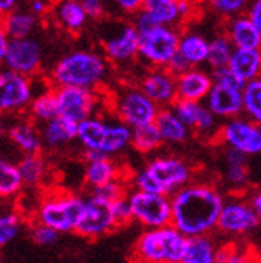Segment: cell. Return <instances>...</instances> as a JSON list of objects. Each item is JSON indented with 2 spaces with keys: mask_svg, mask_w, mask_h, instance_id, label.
Segmentation results:
<instances>
[{
  "mask_svg": "<svg viewBox=\"0 0 261 263\" xmlns=\"http://www.w3.org/2000/svg\"><path fill=\"white\" fill-rule=\"evenodd\" d=\"M23 186L18 165L0 156V199H11L18 196Z\"/></svg>",
  "mask_w": 261,
  "mask_h": 263,
  "instance_id": "cell-34",
  "label": "cell"
},
{
  "mask_svg": "<svg viewBox=\"0 0 261 263\" xmlns=\"http://www.w3.org/2000/svg\"><path fill=\"white\" fill-rule=\"evenodd\" d=\"M21 0H0V20L5 15H8L10 11L19 8Z\"/></svg>",
  "mask_w": 261,
  "mask_h": 263,
  "instance_id": "cell-52",
  "label": "cell"
},
{
  "mask_svg": "<svg viewBox=\"0 0 261 263\" xmlns=\"http://www.w3.org/2000/svg\"><path fill=\"white\" fill-rule=\"evenodd\" d=\"M170 108L178 116V119L199 137L208 140L218 135V119L207 109L202 101L175 100Z\"/></svg>",
  "mask_w": 261,
  "mask_h": 263,
  "instance_id": "cell-16",
  "label": "cell"
},
{
  "mask_svg": "<svg viewBox=\"0 0 261 263\" xmlns=\"http://www.w3.org/2000/svg\"><path fill=\"white\" fill-rule=\"evenodd\" d=\"M48 2H50V4H53V2H56V0H48Z\"/></svg>",
  "mask_w": 261,
  "mask_h": 263,
  "instance_id": "cell-56",
  "label": "cell"
},
{
  "mask_svg": "<svg viewBox=\"0 0 261 263\" xmlns=\"http://www.w3.org/2000/svg\"><path fill=\"white\" fill-rule=\"evenodd\" d=\"M207 2L219 16L229 20L237 15H242L247 7H249L250 0H207Z\"/></svg>",
  "mask_w": 261,
  "mask_h": 263,
  "instance_id": "cell-40",
  "label": "cell"
},
{
  "mask_svg": "<svg viewBox=\"0 0 261 263\" xmlns=\"http://www.w3.org/2000/svg\"><path fill=\"white\" fill-rule=\"evenodd\" d=\"M109 63L103 55L91 50H75L64 55L51 71L55 87H81L95 90L104 82Z\"/></svg>",
  "mask_w": 261,
  "mask_h": 263,
  "instance_id": "cell-3",
  "label": "cell"
},
{
  "mask_svg": "<svg viewBox=\"0 0 261 263\" xmlns=\"http://www.w3.org/2000/svg\"><path fill=\"white\" fill-rule=\"evenodd\" d=\"M189 68H192V66H189V63H188L185 58H183V57H179L178 53H175V57L170 60V63L167 64V68H165V69H168L173 76H178V74L185 72V71L189 69Z\"/></svg>",
  "mask_w": 261,
  "mask_h": 263,
  "instance_id": "cell-49",
  "label": "cell"
},
{
  "mask_svg": "<svg viewBox=\"0 0 261 263\" xmlns=\"http://www.w3.org/2000/svg\"><path fill=\"white\" fill-rule=\"evenodd\" d=\"M218 247L210 234L186 238L181 263H216Z\"/></svg>",
  "mask_w": 261,
  "mask_h": 263,
  "instance_id": "cell-28",
  "label": "cell"
},
{
  "mask_svg": "<svg viewBox=\"0 0 261 263\" xmlns=\"http://www.w3.org/2000/svg\"><path fill=\"white\" fill-rule=\"evenodd\" d=\"M85 172H84V180L85 185L90 190L99 188L103 185H108V183L124 178L121 167L115 164V161L109 156H101L96 159H90L85 161Z\"/></svg>",
  "mask_w": 261,
  "mask_h": 263,
  "instance_id": "cell-23",
  "label": "cell"
},
{
  "mask_svg": "<svg viewBox=\"0 0 261 263\" xmlns=\"http://www.w3.org/2000/svg\"><path fill=\"white\" fill-rule=\"evenodd\" d=\"M154 125L159 132L162 143L179 144L185 143L191 135V130L178 119L172 108H160L154 119Z\"/></svg>",
  "mask_w": 261,
  "mask_h": 263,
  "instance_id": "cell-27",
  "label": "cell"
},
{
  "mask_svg": "<svg viewBox=\"0 0 261 263\" xmlns=\"http://www.w3.org/2000/svg\"><path fill=\"white\" fill-rule=\"evenodd\" d=\"M216 263H258V257L247 246L228 242L218 247Z\"/></svg>",
  "mask_w": 261,
  "mask_h": 263,
  "instance_id": "cell-38",
  "label": "cell"
},
{
  "mask_svg": "<svg viewBox=\"0 0 261 263\" xmlns=\"http://www.w3.org/2000/svg\"><path fill=\"white\" fill-rule=\"evenodd\" d=\"M34 81L28 76L13 72L10 69L0 71V116L16 114L28 109L34 97Z\"/></svg>",
  "mask_w": 261,
  "mask_h": 263,
  "instance_id": "cell-13",
  "label": "cell"
},
{
  "mask_svg": "<svg viewBox=\"0 0 261 263\" xmlns=\"http://www.w3.org/2000/svg\"><path fill=\"white\" fill-rule=\"evenodd\" d=\"M194 178L192 167L181 157H154L132 177L133 190L164 194L170 197L179 188L186 186Z\"/></svg>",
  "mask_w": 261,
  "mask_h": 263,
  "instance_id": "cell-2",
  "label": "cell"
},
{
  "mask_svg": "<svg viewBox=\"0 0 261 263\" xmlns=\"http://www.w3.org/2000/svg\"><path fill=\"white\" fill-rule=\"evenodd\" d=\"M127 201L130 205L132 221H136L145 230L170 225L172 205L168 196L139 190H128Z\"/></svg>",
  "mask_w": 261,
  "mask_h": 263,
  "instance_id": "cell-9",
  "label": "cell"
},
{
  "mask_svg": "<svg viewBox=\"0 0 261 263\" xmlns=\"http://www.w3.org/2000/svg\"><path fill=\"white\" fill-rule=\"evenodd\" d=\"M234 51V47L231 41L226 37V34H219L208 41V53H207V64L210 66L212 71L218 68H225L229 63V58Z\"/></svg>",
  "mask_w": 261,
  "mask_h": 263,
  "instance_id": "cell-37",
  "label": "cell"
},
{
  "mask_svg": "<svg viewBox=\"0 0 261 263\" xmlns=\"http://www.w3.org/2000/svg\"><path fill=\"white\" fill-rule=\"evenodd\" d=\"M186 238L175 227L145 230L133 246L132 263H173L181 261Z\"/></svg>",
  "mask_w": 261,
  "mask_h": 263,
  "instance_id": "cell-4",
  "label": "cell"
},
{
  "mask_svg": "<svg viewBox=\"0 0 261 263\" xmlns=\"http://www.w3.org/2000/svg\"><path fill=\"white\" fill-rule=\"evenodd\" d=\"M0 24L10 37V41H13V39L31 37L38 26V18L34 16L29 10L16 8L0 20Z\"/></svg>",
  "mask_w": 261,
  "mask_h": 263,
  "instance_id": "cell-30",
  "label": "cell"
},
{
  "mask_svg": "<svg viewBox=\"0 0 261 263\" xmlns=\"http://www.w3.org/2000/svg\"><path fill=\"white\" fill-rule=\"evenodd\" d=\"M112 212L117 221V227L122 228L127 227L130 221H132V214H130V205L127 201V196L121 197V199L112 201Z\"/></svg>",
  "mask_w": 261,
  "mask_h": 263,
  "instance_id": "cell-45",
  "label": "cell"
},
{
  "mask_svg": "<svg viewBox=\"0 0 261 263\" xmlns=\"http://www.w3.org/2000/svg\"><path fill=\"white\" fill-rule=\"evenodd\" d=\"M112 2L124 13L136 15V13L143 8V2H145V0H112Z\"/></svg>",
  "mask_w": 261,
  "mask_h": 263,
  "instance_id": "cell-48",
  "label": "cell"
},
{
  "mask_svg": "<svg viewBox=\"0 0 261 263\" xmlns=\"http://www.w3.org/2000/svg\"><path fill=\"white\" fill-rule=\"evenodd\" d=\"M58 116L74 124L95 116L98 106V95L95 90L81 87H56L55 88Z\"/></svg>",
  "mask_w": 261,
  "mask_h": 263,
  "instance_id": "cell-14",
  "label": "cell"
},
{
  "mask_svg": "<svg viewBox=\"0 0 261 263\" xmlns=\"http://www.w3.org/2000/svg\"><path fill=\"white\" fill-rule=\"evenodd\" d=\"M228 68L244 82L258 79L261 72L259 48H234Z\"/></svg>",
  "mask_w": 261,
  "mask_h": 263,
  "instance_id": "cell-26",
  "label": "cell"
},
{
  "mask_svg": "<svg viewBox=\"0 0 261 263\" xmlns=\"http://www.w3.org/2000/svg\"><path fill=\"white\" fill-rule=\"evenodd\" d=\"M245 16L253 23L256 29L261 31V0H250Z\"/></svg>",
  "mask_w": 261,
  "mask_h": 263,
  "instance_id": "cell-47",
  "label": "cell"
},
{
  "mask_svg": "<svg viewBox=\"0 0 261 263\" xmlns=\"http://www.w3.org/2000/svg\"><path fill=\"white\" fill-rule=\"evenodd\" d=\"M130 146L141 154H151L162 146V138L159 135L154 122L148 125H141L132 128V137H130Z\"/></svg>",
  "mask_w": 261,
  "mask_h": 263,
  "instance_id": "cell-35",
  "label": "cell"
},
{
  "mask_svg": "<svg viewBox=\"0 0 261 263\" xmlns=\"http://www.w3.org/2000/svg\"><path fill=\"white\" fill-rule=\"evenodd\" d=\"M23 185L28 186H41L48 177V164L44 156L38 154H26L16 164Z\"/></svg>",
  "mask_w": 261,
  "mask_h": 263,
  "instance_id": "cell-31",
  "label": "cell"
},
{
  "mask_svg": "<svg viewBox=\"0 0 261 263\" xmlns=\"http://www.w3.org/2000/svg\"><path fill=\"white\" fill-rule=\"evenodd\" d=\"M176 100L204 101L213 85L212 74L200 68H189L185 72L175 76Z\"/></svg>",
  "mask_w": 261,
  "mask_h": 263,
  "instance_id": "cell-20",
  "label": "cell"
},
{
  "mask_svg": "<svg viewBox=\"0 0 261 263\" xmlns=\"http://www.w3.org/2000/svg\"><path fill=\"white\" fill-rule=\"evenodd\" d=\"M205 106L216 119L242 116V90H232L213 84L205 97Z\"/></svg>",
  "mask_w": 261,
  "mask_h": 263,
  "instance_id": "cell-19",
  "label": "cell"
},
{
  "mask_svg": "<svg viewBox=\"0 0 261 263\" xmlns=\"http://www.w3.org/2000/svg\"><path fill=\"white\" fill-rule=\"evenodd\" d=\"M176 53L185 58L192 68H199L200 64H204L207 61L208 39L199 32H194V31L179 34Z\"/></svg>",
  "mask_w": 261,
  "mask_h": 263,
  "instance_id": "cell-29",
  "label": "cell"
},
{
  "mask_svg": "<svg viewBox=\"0 0 261 263\" xmlns=\"http://www.w3.org/2000/svg\"><path fill=\"white\" fill-rule=\"evenodd\" d=\"M8 44H10V37L7 35L5 29L2 28V24H0V63H2V60L7 53Z\"/></svg>",
  "mask_w": 261,
  "mask_h": 263,
  "instance_id": "cell-54",
  "label": "cell"
},
{
  "mask_svg": "<svg viewBox=\"0 0 261 263\" xmlns=\"http://www.w3.org/2000/svg\"><path fill=\"white\" fill-rule=\"evenodd\" d=\"M141 10L159 26H175L181 23L178 0H145Z\"/></svg>",
  "mask_w": 261,
  "mask_h": 263,
  "instance_id": "cell-32",
  "label": "cell"
},
{
  "mask_svg": "<svg viewBox=\"0 0 261 263\" xmlns=\"http://www.w3.org/2000/svg\"><path fill=\"white\" fill-rule=\"evenodd\" d=\"M130 137L132 128L121 121L91 116L77 124L75 140H79L85 151H98L112 157L130 146Z\"/></svg>",
  "mask_w": 261,
  "mask_h": 263,
  "instance_id": "cell-5",
  "label": "cell"
},
{
  "mask_svg": "<svg viewBox=\"0 0 261 263\" xmlns=\"http://www.w3.org/2000/svg\"><path fill=\"white\" fill-rule=\"evenodd\" d=\"M5 137H7V124L2 119V116H0V141H2Z\"/></svg>",
  "mask_w": 261,
  "mask_h": 263,
  "instance_id": "cell-55",
  "label": "cell"
},
{
  "mask_svg": "<svg viewBox=\"0 0 261 263\" xmlns=\"http://www.w3.org/2000/svg\"><path fill=\"white\" fill-rule=\"evenodd\" d=\"M225 178L228 185L237 190H245L250 181V168L249 162H240V164H226L225 170Z\"/></svg>",
  "mask_w": 261,
  "mask_h": 263,
  "instance_id": "cell-41",
  "label": "cell"
},
{
  "mask_svg": "<svg viewBox=\"0 0 261 263\" xmlns=\"http://www.w3.org/2000/svg\"><path fill=\"white\" fill-rule=\"evenodd\" d=\"M178 11L181 21L192 18L195 13V0H178Z\"/></svg>",
  "mask_w": 261,
  "mask_h": 263,
  "instance_id": "cell-51",
  "label": "cell"
},
{
  "mask_svg": "<svg viewBox=\"0 0 261 263\" xmlns=\"http://www.w3.org/2000/svg\"><path fill=\"white\" fill-rule=\"evenodd\" d=\"M247 202L250 204V207L255 210L256 214H261V194L258 190H253L252 194L247 197Z\"/></svg>",
  "mask_w": 261,
  "mask_h": 263,
  "instance_id": "cell-53",
  "label": "cell"
},
{
  "mask_svg": "<svg viewBox=\"0 0 261 263\" xmlns=\"http://www.w3.org/2000/svg\"><path fill=\"white\" fill-rule=\"evenodd\" d=\"M179 32L173 26L152 24L138 32V57L152 68H167L178 50Z\"/></svg>",
  "mask_w": 261,
  "mask_h": 263,
  "instance_id": "cell-7",
  "label": "cell"
},
{
  "mask_svg": "<svg viewBox=\"0 0 261 263\" xmlns=\"http://www.w3.org/2000/svg\"><path fill=\"white\" fill-rule=\"evenodd\" d=\"M173 263H181V261H173Z\"/></svg>",
  "mask_w": 261,
  "mask_h": 263,
  "instance_id": "cell-57",
  "label": "cell"
},
{
  "mask_svg": "<svg viewBox=\"0 0 261 263\" xmlns=\"http://www.w3.org/2000/svg\"><path fill=\"white\" fill-rule=\"evenodd\" d=\"M50 8H51V4L48 2V0H31L28 10L32 13L34 16L41 18V16L47 15V13L50 11Z\"/></svg>",
  "mask_w": 261,
  "mask_h": 263,
  "instance_id": "cell-50",
  "label": "cell"
},
{
  "mask_svg": "<svg viewBox=\"0 0 261 263\" xmlns=\"http://www.w3.org/2000/svg\"><path fill=\"white\" fill-rule=\"evenodd\" d=\"M242 114L256 124L261 122V81L259 77L245 82L242 88Z\"/></svg>",
  "mask_w": 261,
  "mask_h": 263,
  "instance_id": "cell-36",
  "label": "cell"
},
{
  "mask_svg": "<svg viewBox=\"0 0 261 263\" xmlns=\"http://www.w3.org/2000/svg\"><path fill=\"white\" fill-rule=\"evenodd\" d=\"M38 132H41L42 146L48 149H58L75 140L77 124L64 119L61 116H56L51 121L44 122Z\"/></svg>",
  "mask_w": 261,
  "mask_h": 263,
  "instance_id": "cell-24",
  "label": "cell"
},
{
  "mask_svg": "<svg viewBox=\"0 0 261 263\" xmlns=\"http://www.w3.org/2000/svg\"><path fill=\"white\" fill-rule=\"evenodd\" d=\"M81 4L84 7V11L88 18H99L104 11V4L103 0H81Z\"/></svg>",
  "mask_w": 261,
  "mask_h": 263,
  "instance_id": "cell-46",
  "label": "cell"
},
{
  "mask_svg": "<svg viewBox=\"0 0 261 263\" xmlns=\"http://www.w3.org/2000/svg\"><path fill=\"white\" fill-rule=\"evenodd\" d=\"M112 109L117 117L130 128L152 124L159 112V106L152 103L138 87H128L115 95Z\"/></svg>",
  "mask_w": 261,
  "mask_h": 263,
  "instance_id": "cell-10",
  "label": "cell"
},
{
  "mask_svg": "<svg viewBox=\"0 0 261 263\" xmlns=\"http://www.w3.org/2000/svg\"><path fill=\"white\" fill-rule=\"evenodd\" d=\"M225 201L221 191L210 183L191 181L170 196V225L185 238L212 234L216 231V221Z\"/></svg>",
  "mask_w": 261,
  "mask_h": 263,
  "instance_id": "cell-1",
  "label": "cell"
},
{
  "mask_svg": "<svg viewBox=\"0 0 261 263\" xmlns=\"http://www.w3.org/2000/svg\"><path fill=\"white\" fill-rule=\"evenodd\" d=\"M104 58L111 63H128L138 57V32L133 24H124L103 42Z\"/></svg>",
  "mask_w": 261,
  "mask_h": 263,
  "instance_id": "cell-18",
  "label": "cell"
},
{
  "mask_svg": "<svg viewBox=\"0 0 261 263\" xmlns=\"http://www.w3.org/2000/svg\"><path fill=\"white\" fill-rule=\"evenodd\" d=\"M91 193L99 196V197H103V199L112 202V201H117V199H121V197L127 196V193H128V183L124 178H119V180H114V181L108 183V185H103L99 188L91 190Z\"/></svg>",
  "mask_w": 261,
  "mask_h": 263,
  "instance_id": "cell-43",
  "label": "cell"
},
{
  "mask_svg": "<svg viewBox=\"0 0 261 263\" xmlns=\"http://www.w3.org/2000/svg\"><path fill=\"white\" fill-rule=\"evenodd\" d=\"M42 58H44V48L41 42L31 35V37L13 39V41H10L2 63L5 64L7 69L13 72L32 77L41 69Z\"/></svg>",
  "mask_w": 261,
  "mask_h": 263,
  "instance_id": "cell-15",
  "label": "cell"
},
{
  "mask_svg": "<svg viewBox=\"0 0 261 263\" xmlns=\"http://www.w3.org/2000/svg\"><path fill=\"white\" fill-rule=\"evenodd\" d=\"M259 227V214L250 207L247 199L225 201L216 221V230L228 238H244Z\"/></svg>",
  "mask_w": 261,
  "mask_h": 263,
  "instance_id": "cell-11",
  "label": "cell"
},
{
  "mask_svg": "<svg viewBox=\"0 0 261 263\" xmlns=\"http://www.w3.org/2000/svg\"><path fill=\"white\" fill-rule=\"evenodd\" d=\"M225 34L234 48H259L261 45V31L245 15L226 20Z\"/></svg>",
  "mask_w": 261,
  "mask_h": 263,
  "instance_id": "cell-21",
  "label": "cell"
},
{
  "mask_svg": "<svg viewBox=\"0 0 261 263\" xmlns=\"http://www.w3.org/2000/svg\"><path fill=\"white\" fill-rule=\"evenodd\" d=\"M28 109H29V116L32 122L44 124V122L51 121L53 117H56L58 108H56L55 88H47L42 93L34 95Z\"/></svg>",
  "mask_w": 261,
  "mask_h": 263,
  "instance_id": "cell-33",
  "label": "cell"
},
{
  "mask_svg": "<svg viewBox=\"0 0 261 263\" xmlns=\"http://www.w3.org/2000/svg\"><path fill=\"white\" fill-rule=\"evenodd\" d=\"M212 79H213V84L216 85H221V87H226V88H232V90H242L245 82L240 81V79L234 74L228 66L225 68H218V69H213L212 72Z\"/></svg>",
  "mask_w": 261,
  "mask_h": 263,
  "instance_id": "cell-44",
  "label": "cell"
},
{
  "mask_svg": "<svg viewBox=\"0 0 261 263\" xmlns=\"http://www.w3.org/2000/svg\"><path fill=\"white\" fill-rule=\"evenodd\" d=\"M138 88L159 108H170L176 100L175 76L165 68H152L146 72Z\"/></svg>",
  "mask_w": 261,
  "mask_h": 263,
  "instance_id": "cell-17",
  "label": "cell"
},
{
  "mask_svg": "<svg viewBox=\"0 0 261 263\" xmlns=\"http://www.w3.org/2000/svg\"><path fill=\"white\" fill-rule=\"evenodd\" d=\"M117 228V221L112 212V202L90 193L84 197L81 215L77 218L74 233L84 239L96 241Z\"/></svg>",
  "mask_w": 261,
  "mask_h": 263,
  "instance_id": "cell-8",
  "label": "cell"
},
{
  "mask_svg": "<svg viewBox=\"0 0 261 263\" xmlns=\"http://www.w3.org/2000/svg\"><path fill=\"white\" fill-rule=\"evenodd\" d=\"M218 140L226 144V148L237 149L247 156H256L261 151V128L259 124L237 116L231 117L218 130Z\"/></svg>",
  "mask_w": 261,
  "mask_h": 263,
  "instance_id": "cell-12",
  "label": "cell"
},
{
  "mask_svg": "<svg viewBox=\"0 0 261 263\" xmlns=\"http://www.w3.org/2000/svg\"><path fill=\"white\" fill-rule=\"evenodd\" d=\"M84 197L69 191H51L38 202L32 221L44 223L59 234L74 233Z\"/></svg>",
  "mask_w": 261,
  "mask_h": 263,
  "instance_id": "cell-6",
  "label": "cell"
},
{
  "mask_svg": "<svg viewBox=\"0 0 261 263\" xmlns=\"http://www.w3.org/2000/svg\"><path fill=\"white\" fill-rule=\"evenodd\" d=\"M50 10L55 21L71 34H79L88 21L81 0H56Z\"/></svg>",
  "mask_w": 261,
  "mask_h": 263,
  "instance_id": "cell-22",
  "label": "cell"
},
{
  "mask_svg": "<svg viewBox=\"0 0 261 263\" xmlns=\"http://www.w3.org/2000/svg\"><path fill=\"white\" fill-rule=\"evenodd\" d=\"M7 137L24 156L42 153L41 132L32 121H16L11 124L7 127Z\"/></svg>",
  "mask_w": 261,
  "mask_h": 263,
  "instance_id": "cell-25",
  "label": "cell"
},
{
  "mask_svg": "<svg viewBox=\"0 0 261 263\" xmlns=\"http://www.w3.org/2000/svg\"><path fill=\"white\" fill-rule=\"evenodd\" d=\"M24 227V218L16 210L0 214V249L15 241Z\"/></svg>",
  "mask_w": 261,
  "mask_h": 263,
  "instance_id": "cell-39",
  "label": "cell"
},
{
  "mask_svg": "<svg viewBox=\"0 0 261 263\" xmlns=\"http://www.w3.org/2000/svg\"><path fill=\"white\" fill-rule=\"evenodd\" d=\"M29 234H31V239L38 244V246H53L59 241V233L55 231L53 228H50L44 223H38V221H29Z\"/></svg>",
  "mask_w": 261,
  "mask_h": 263,
  "instance_id": "cell-42",
  "label": "cell"
}]
</instances>
